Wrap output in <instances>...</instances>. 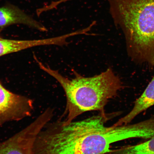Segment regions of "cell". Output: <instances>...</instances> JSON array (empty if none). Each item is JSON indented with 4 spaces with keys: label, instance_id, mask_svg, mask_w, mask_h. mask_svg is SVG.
Returning <instances> with one entry per match:
<instances>
[{
    "label": "cell",
    "instance_id": "8992f818",
    "mask_svg": "<svg viewBox=\"0 0 154 154\" xmlns=\"http://www.w3.org/2000/svg\"><path fill=\"white\" fill-rule=\"evenodd\" d=\"M15 24L26 25L41 32L48 31L41 23L16 6L8 3L0 7V29Z\"/></svg>",
    "mask_w": 154,
    "mask_h": 154
},
{
    "label": "cell",
    "instance_id": "9c48e42d",
    "mask_svg": "<svg viewBox=\"0 0 154 154\" xmlns=\"http://www.w3.org/2000/svg\"><path fill=\"white\" fill-rule=\"evenodd\" d=\"M106 154H154V136L142 143L111 149Z\"/></svg>",
    "mask_w": 154,
    "mask_h": 154
},
{
    "label": "cell",
    "instance_id": "7a4b0ae2",
    "mask_svg": "<svg viewBox=\"0 0 154 154\" xmlns=\"http://www.w3.org/2000/svg\"><path fill=\"white\" fill-rule=\"evenodd\" d=\"M34 58L40 69L55 78L64 90L66 105L62 117H66L61 119L66 124L86 112H105V108L109 100L116 96L122 88L120 78L111 67L91 77L82 76L74 71L75 78L70 79L45 66L36 56Z\"/></svg>",
    "mask_w": 154,
    "mask_h": 154
},
{
    "label": "cell",
    "instance_id": "5b68a950",
    "mask_svg": "<svg viewBox=\"0 0 154 154\" xmlns=\"http://www.w3.org/2000/svg\"><path fill=\"white\" fill-rule=\"evenodd\" d=\"M48 122L49 119L46 115H40L23 130L1 142L0 154H33L36 137Z\"/></svg>",
    "mask_w": 154,
    "mask_h": 154
},
{
    "label": "cell",
    "instance_id": "3957f363",
    "mask_svg": "<svg viewBox=\"0 0 154 154\" xmlns=\"http://www.w3.org/2000/svg\"><path fill=\"white\" fill-rule=\"evenodd\" d=\"M132 60L154 66V0H107Z\"/></svg>",
    "mask_w": 154,
    "mask_h": 154
},
{
    "label": "cell",
    "instance_id": "6da1fadb",
    "mask_svg": "<svg viewBox=\"0 0 154 154\" xmlns=\"http://www.w3.org/2000/svg\"><path fill=\"white\" fill-rule=\"evenodd\" d=\"M121 114L100 112L66 124L59 120L45 125L36 136L33 154H105L111 144L118 142L116 127L106 126L108 121Z\"/></svg>",
    "mask_w": 154,
    "mask_h": 154
},
{
    "label": "cell",
    "instance_id": "277c9868",
    "mask_svg": "<svg viewBox=\"0 0 154 154\" xmlns=\"http://www.w3.org/2000/svg\"><path fill=\"white\" fill-rule=\"evenodd\" d=\"M33 109L32 99L9 91L0 82V126L30 116Z\"/></svg>",
    "mask_w": 154,
    "mask_h": 154
},
{
    "label": "cell",
    "instance_id": "52a82bcc",
    "mask_svg": "<svg viewBox=\"0 0 154 154\" xmlns=\"http://www.w3.org/2000/svg\"><path fill=\"white\" fill-rule=\"evenodd\" d=\"M0 29V57L37 46L54 45L60 46L63 43L61 36L33 40L7 39L1 35Z\"/></svg>",
    "mask_w": 154,
    "mask_h": 154
},
{
    "label": "cell",
    "instance_id": "ba28073f",
    "mask_svg": "<svg viewBox=\"0 0 154 154\" xmlns=\"http://www.w3.org/2000/svg\"><path fill=\"white\" fill-rule=\"evenodd\" d=\"M154 105V75L147 88L135 102L131 110L114 124L122 125L130 124L138 115Z\"/></svg>",
    "mask_w": 154,
    "mask_h": 154
},
{
    "label": "cell",
    "instance_id": "30bf717a",
    "mask_svg": "<svg viewBox=\"0 0 154 154\" xmlns=\"http://www.w3.org/2000/svg\"><path fill=\"white\" fill-rule=\"evenodd\" d=\"M70 1H71V0H62V1L63 2V3L66 2Z\"/></svg>",
    "mask_w": 154,
    "mask_h": 154
}]
</instances>
